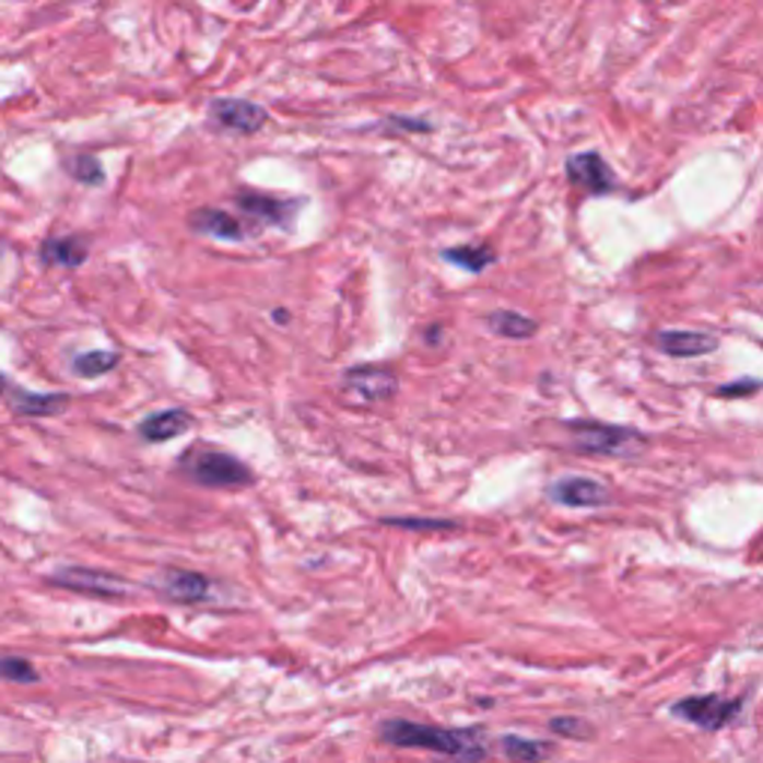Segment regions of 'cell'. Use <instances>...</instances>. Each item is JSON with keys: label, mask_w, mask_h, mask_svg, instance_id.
Listing matches in <instances>:
<instances>
[{"label": "cell", "mask_w": 763, "mask_h": 763, "mask_svg": "<svg viewBox=\"0 0 763 763\" xmlns=\"http://www.w3.org/2000/svg\"><path fill=\"white\" fill-rule=\"evenodd\" d=\"M382 740L400 749H426L445 754L457 763H474L486 758V733L480 728H438L421 721L391 719L382 725Z\"/></svg>", "instance_id": "6da1fadb"}, {"label": "cell", "mask_w": 763, "mask_h": 763, "mask_svg": "<svg viewBox=\"0 0 763 763\" xmlns=\"http://www.w3.org/2000/svg\"><path fill=\"white\" fill-rule=\"evenodd\" d=\"M176 469L191 483L209 486V490H233V486H251L254 483V471L242 459L209 445L188 447L186 454L176 459Z\"/></svg>", "instance_id": "7a4b0ae2"}, {"label": "cell", "mask_w": 763, "mask_h": 763, "mask_svg": "<svg viewBox=\"0 0 763 763\" xmlns=\"http://www.w3.org/2000/svg\"><path fill=\"white\" fill-rule=\"evenodd\" d=\"M567 426L573 445L590 457H635L638 447L647 445V438L630 426H611L600 421H573Z\"/></svg>", "instance_id": "3957f363"}, {"label": "cell", "mask_w": 763, "mask_h": 763, "mask_svg": "<svg viewBox=\"0 0 763 763\" xmlns=\"http://www.w3.org/2000/svg\"><path fill=\"white\" fill-rule=\"evenodd\" d=\"M742 709V699H725V695H692L674 704V716L699 725L704 731H721L731 725Z\"/></svg>", "instance_id": "277c9868"}, {"label": "cell", "mask_w": 763, "mask_h": 763, "mask_svg": "<svg viewBox=\"0 0 763 763\" xmlns=\"http://www.w3.org/2000/svg\"><path fill=\"white\" fill-rule=\"evenodd\" d=\"M48 585L63 590H75V594H87V597H102V600H117L129 594V585L122 578L110 576L105 570H87V567H63L55 570L48 576Z\"/></svg>", "instance_id": "5b68a950"}, {"label": "cell", "mask_w": 763, "mask_h": 763, "mask_svg": "<svg viewBox=\"0 0 763 763\" xmlns=\"http://www.w3.org/2000/svg\"><path fill=\"white\" fill-rule=\"evenodd\" d=\"M209 120L215 129L239 131V134H254L269 120V114L257 102L248 98H215L209 105Z\"/></svg>", "instance_id": "8992f818"}, {"label": "cell", "mask_w": 763, "mask_h": 763, "mask_svg": "<svg viewBox=\"0 0 763 763\" xmlns=\"http://www.w3.org/2000/svg\"><path fill=\"white\" fill-rule=\"evenodd\" d=\"M153 588L171 602H207L212 594V582L197 570L167 567L153 578Z\"/></svg>", "instance_id": "52a82bcc"}, {"label": "cell", "mask_w": 763, "mask_h": 763, "mask_svg": "<svg viewBox=\"0 0 763 763\" xmlns=\"http://www.w3.org/2000/svg\"><path fill=\"white\" fill-rule=\"evenodd\" d=\"M236 207L248 219L262 224V227H290L295 209L302 207V203L298 200H278V197L260 195V191H239L236 195Z\"/></svg>", "instance_id": "ba28073f"}, {"label": "cell", "mask_w": 763, "mask_h": 763, "mask_svg": "<svg viewBox=\"0 0 763 763\" xmlns=\"http://www.w3.org/2000/svg\"><path fill=\"white\" fill-rule=\"evenodd\" d=\"M567 176H570V183H576L582 191H588V195L594 197L611 195L614 186H618V183H614V174H611V167L602 162L600 153L570 155Z\"/></svg>", "instance_id": "9c48e42d"}, {"label": "cell", "mask_w": 763, "mask_h": 763, "mask_svg": "<svg viewBox=\"0 0 763 763\" xmlns=\"http://www.w3.org/2000/svg\"><path fill=\"white\" fill-rule=\"evenodd\" d=\"M549 498L564 507H602L609 504L611 492L594 478H561L549 486Z\"/></svg>", "instance_id": "30bf717a"}, {"label": "cell", "mask_w": 763, "mask_h": 763, "mask_svg": "<svg viewBox=\"0 0 763 763\" xmlns=\"http://www.w3.org/2000/svg\"><path fill=\"white\" fill-rule=\"evenodd\" d=\"M343 385L367 403H385L397 394V376L385 371V367H367V364L347 371Z\"/></svg>", "instance_id": "8fae6325"}, {"label": "cell", "mask_w": 763, "mask_h": 763, "mask_svg": "<svg viewBox=\"0 0 763 763\" xmlns=\"http://www.w3.org/2000/svg\"><path fill=\"white\" fill-rule=\"evenodd\" d=\"M656 347L671 355V359H699V355H709V352L719 350V338L709 334V331H677V328H668V331H659L656 334Z\"/></svg>", "instance_id": "7c38bea8"}, {"label": "cell", "mask_w": 763, "mask_h": 763, "mask_svg": "<svg viewBox=\"0 0 763 763\" xmlns=\"http://www.w3.org/2000/svg\"><path fill=\"white\" fill-rule=\"evenodd\" d=\"M191 424H195V418H191V412H186V409H164V412L146 414L141 424H138V433H141V438H146V442L159 445V442H171V438L186 436L188 430H191Z\"/></svg>", "instance_id": "4fadbf2b"}, {"label": "cell", "mask_w": 763, "mask_h": 763, "mask_svg": "<svg viewBox=\"0 0 763 763\" xmlns=\"http://www.w3.org/2000/svg\"><path fill=\"white\" fill-rule=\"evenodd\" d=\"M188 227L195 233H203V236H215V239H227V242H242L248 236V227L242 224L236 215H227L221 209H195L188 215Z\"/></svg>", "instance_id": "5bb4252c"}, {"label": "cell", "mask_w": 763, "mask_h": 763, "mask_svg": "<svg viewBox=\"0 0 763 763\" xmlns=\"http://www.w3.org/2000/svg\"><path fill=\"white\" fill-rule=\"evenodd\" d=\"M90 245L81 236H51L39 245V257L45 266L55 269H78L87 262Z\"/></svg>", "instance_id": "9a60e30c"}, {"label": "cell", "mask_w": 763, "mask_h": 763, "mask_svg": "<svg viewBox=\"0 0 763 763\" xmlns=\"http://www.w3.org/2000/svg\"><path fill=\"white\" fill-rule=\"evenodd\" d=\"M12 409L19 414H31V418H45V414H60L66 412L69 406V397L66 394H33V391H15L10 394Z\"/></svg>", "instance_id": "2e32d148"}, {"label": "cell", "mask_w": 763, "mask_h": 763, "mask_svg": "<svg viewBox=\"0 0 763 763\" xmlns=\"http://www.w3.org/2000/svg\"><path fill=\"white\" fill-rule=\"evenodd\" d=\"M486 322H490V328L498 338L507 340H528L537 334L535 319H528L519 310H495V314H490Z\"/></svg>", "instance_id": "e0dca14e"}, {"label": "cell", "mask_w": 763, "mask_h": 763, "mask_svg": "<svg viewBox=\"0 0 763 763\" xmlns=\"http://www.w3.org/2000/svg\"><path fill=\"white\" fill-rule=\"evenodd\" d=\"M120 364V355L114 350H93L81 352L75 361H72V373L81 376V379H96V376H105L114 367Z\"/></svg>", "instance_id": "ac0fdd59"}, {"label": "cell", "mask_w": 763, "mask_h": 763, "mask_svg": "<svg viewBox=\"0 0 763 763\" xmlns=\"http://www.w3.org/2000/svg\"><path fill=\"white\" fill-rule=\"evenodd\" d=\"M442 257L459 266V269H466V272H483L495 260V251L490 245H459V248H447Z\"/></svg>", "instance_id": "d6986e66"}, {"label": "cell", "mask_w": 763, "mask_h": 763, "mask_svg": "<svg viewBox=\"0 0 763 763\" xmlns=\"http://www.w3.org/2000/svg\"><path fill=\"white\" fill-rule=\"evenodd\" d=\"M502 749L510 761L519 763H540L552 754V746H549V742L525 740V737H504Z\"/></svg>", "instance_id": "ffe728a7"}, {"label": "cell", "mask_w": 763, "mask_h": 763, "mask_svg": "<svg viewBox=\"0 0 763 763\" xmlns=\"http://www.w3.org/2000/svg\"><path fill=\"white\" fill-rule=\"evenodd\" d=\"M66 174L78 179L81 186H102L105 183V167L98 162L96 155L90 153H78L66 162Z\"/></svg>", "instance_id": "44dd1931"}, {"label": "cell", "mask_w": 763, "mask_h": 763, "mask_svg": "<svg viewBox=\"0 0 763 763\" xmlns=\"http://www.w3.org/2000/svg\"><path fill=\"white\" fill-rule=\"evenodd\" d=\"M0 680H10V683H36V680H39V671H36L31 659H24V656L0 654Z\"/></svg>", "instance_id": "7402d4cb"}, {"label": "cell", "mask_w": 763, "mask_h": 763, "mask_svg": "<svg viewBox=\"0 0 763 763\" xmlns=\"http://www.w3.org/2000/svg\"><path fill=\"white\" fill-rule=\"evenodd\" d=\"M549 728L561 737H570V740H590L594 731L585 719H573V716H561V719L549 721Z\"/></svg>", "instance_id": "603a6c76"}, {"label": "cell", "mask_w": 763, "mask_h": 763, "mask_svg": "<svg viewBox=\"0 0 763 763\" xmlns=\"http://www.w3.org/2000/svg\"><path fill=\"white\" fill-rule=\"evenodd\" d=\"M763 382H754V379H742V385H725V388H719V397H740V394H752L761 388Z\"/></svg>", "instance_id": "cb8c5ba5"}, {"label": "cell", "mask_w": 763, "mask_h": 763, "mask_svg": "<svg viewBox=\"0 0 763 763\" xmlns=\"http://www.w3.org/2000/svg\"><path fill=\"white\" fill-rule=\"evenodd\" d=\"M394 525H400V528H454V523H406V519H397Z\"/></svg>", "instance_id": "d4e9b609"}, {"label": "cell", "mask_w": 763, "mask_h": 763, "mask_svg": "<svg viewBox=\"0 0 763 763\" xmlns=\"http://www.w3.org/2000/svg\"><path fill=\"white\" fill-rule=\"evenodd\" d=\"M10 391H12L10 379H7V376H3V373H0V394H3V397H7V394H10Z\"/></svg>", "instance_id": "484cf974"}]
</instances>
